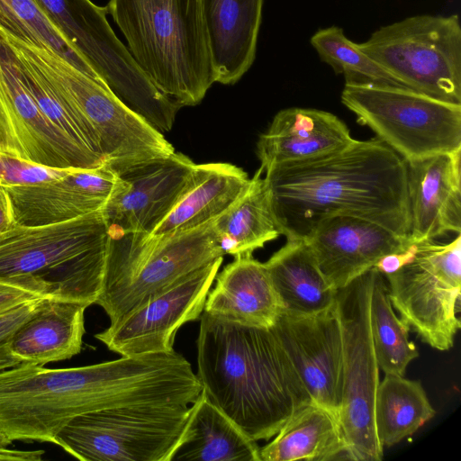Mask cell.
<instances>
[{
  "mask_svg": "<svg viewBox=\"0 0 461 461\" xmlns=\"http://www.w3.org/2000/svg\"><path fill=\"white\" fill-rule=\"evenodd\" d=\"M268 444L260 461H328L348 459L338 416L311 402L296 410Z\"/></svg>",
  "mask_w": 461,
  "mask_h": 461,
  "instance_id": "26",
  "label": "cell"
},
{
  "mask_svg": "<svg viewBox=\"0 0 461 461\" xmlns=\"http://www.w3.org/2000/svg\"><path fill=\"white\" fill-rule=\"evenodd\" d=\"M264 265L281 299L283 311L313 314L336 303L339 290L325 279L304 240H287Z\"/></svg>",
  "mask_w": 461,
  "mask_h": 461,
  "instance_id": "27",
  "label": "cell"
},
{
  "mask_svg": "<svg viewBox=\"0 0 461 461\" xmlns=\"http://www.w3.org/2000/svg\"><path fill=\"white\" fill-rule=\"evenodd\" d=\"M194 166L175 151L119 172L120 184L104 209L109 230L151 234L179 200Z\"/></svg>",
  "mask_w": 461,
  "mask_h": 461,
  "instance_id": "16",
  "label": "cell"
},
{
  "mask_svg": "<svg viewBox=\"0 0 461 461\" xmlns=\"http://www.w3.org/2000/svg\"><path fill=\"white\" fill-rule=\"evenodd\" d=\"M70 169L47 167L0 151V185L3 187L44 184L63 177Z\"/></svg>",
  "mask_w": 461,
  "mask_h": 461,
  "instance_id": "34",
  "label": "cell"
},
{
  "mask_svg": "<svg viewBox=\"0 0 461 461\" xmlns=\"http://www.w3.org/2000/svg\"><path fill=\"white\" fill-rule=\"evenodd\" d=\"M214 281L203 309L211 316L244 326L270 328L283 311L264 263L252 254L234 256Z\"/></svg>",
  "mask_w": 461,
  "mask_h": 461,
  "instance_id": "21",
  "label": "cell"
},
{
  "mask_svg": "<svg viewBox=\"0 0 461 461\" xmlns=\"http://www.w3.org/2000/svg\"><path fill=\"white\" fill-rule=\"evenodd\" d=\"M374 267L339 289L337 308L343 336V388L339 420L348 460L380 461L384 447L375 429L379 366L370 328Z\"/></svg>",
  "mask_w": 461,
  "mask_h": 461,
  "instance_id": "12",
  "label": "cell"
},
{
  "mask_svg": "<svg viewBox=\"0 0 461 461\" xmlns=\"http://www.w3.org/2000/svg\"><path fill=\"white\" fill-rule=\"evenodd\" d=\"M341 102L405 162L461 150V104L370 84H345Z\"/></svg>",
  "mask_w": 461,
  "mask_h": 461,
  "instance_id": "8",
  "label": "cell"
},
{
  "mask_svg": "<svg viewBox=\"0 0 461 461\" xmlns=\"http://www.w3.org/2000/svg\"><path fill=\"white\" fill-rule=\"evenodd\" d=\"M310 42L323 62L330 65L336 74L344 75L345 84L408 88L362 52L339 27L320 29L312 36Z\"/></svg>",
  "mask_w": 461,
  "mask_h": 461,
  "instance_id": "33",
  "label": "cell"
},
{
  "mask_svg": "<svg viewBox=\"0 0 461 461\" xmlns=\"http://www.w3.org/2000/svg\"><path fill=\"white\" fill-rule=\"evenodd\" d=\"M264 0H202L215 82L232 85L250 68Z\"/></svg>",
  "mask_w": 461,
  "mask_h": 461,
  "instance_id": "22",
  "label": "cell"
},
{
  "mask_svg": "<svg viewBox=\"0 0 461 461\" xmlns=\"http://www.w3.org/2000/svg\"><path fill=\"white\" fill-rule=\"evenodd\" d=\"M0 25L19 37L52 49L82 72L106 86L34 0H0Z\"/></svg>",
  "mask_w": 461,
  "mask_h": 461,
  "instance_id": "32",
  "label": "cell"
},
{
  "mask_svg": "<svg viewBox=\"0 0 461 461\" xmlns=\"http://www.w3.org/2000/svg\"><path fill=\"white\" fill-rule=\"evenodd\" d=\"M356 46L408 88L461 104L458 16L421 14L383 26Z\"/></svg>",
  "mask_w": 461,
  "mask_h": 461,
  "instance_id": "9",
  "label": "cell"
},
{
  "mask_svg": "<svg viewBox=\"0 0 461 461\" xmlns=\"http://www.w3.org/2000/svg\"><path fill=\"white\" fill-rule=\"evenodd\" d=\"M393 309L421 341L445 351L460 329L461 235L411 244L409 259L384 275Z\"/></svg>",
  "mask_w": 461,
  "mask_h": 461,
  "instance_id": "11",
  "label": "cell"
},
{
  "mask_svg": "<svg viewBox=\"0 0 461 461\" xmlns=\"http://www.w3.org/2000/svg\"><path fill=\"white\" fill-rule=\"evenodd\" d=\"M304 241L321 274L337 290L384 256L402 252L412 243L375 222L348 215L321 220Z\"/></svg>",
  "mask_w": 461,
  "mask_h": 461,
  "instance_id": "17",
  "label": "cell"
},
{
  "mask_svg": "<svg viewBox=\"0 0 461 461\" xmlns=\"http://www.w3.org/2000/svg\"><path fill=\"white\" fill-rule=\"evenodd\" d=\"M87 304L42 297L14 334L10 350L21 364L45 366L80 353Z\"/></svg>",
  "mask_w": 461,
  "mask_h": 461,
  "instance_id": "23",
  "label": "cell"
},
{
  "mask_svg": "<svg viewBox=\"0 0 461 461\" xmlns=\"http://www.w3.org/2000/svg\"><path fill=\"white\" fill-rule=\"evenodd\" d=\"M222 258L192 272L95 337L121 357L174 350L179 328L200 320Z\"/></svg>",
  "mask_w": 461,
  "mask_h": 461,
  "instance_id": "14",
  "label": "cell"
},
{
  "mask_svg": "<svg viewBox=\"0 0 461 461\" xmlns=\"http://www.w3.org/2000/svg\"><path fill=\"white\" fill-rule=\"evenodd\" d=\"M265 172L272 213L286 240H306L334 215L371 221L409 239L406 162L378 138L354 139L339 150Z\"/></svg>",
  "mask_w": 461,
  "mask_h": 461,
  "instance_id": "1",
  "label": "cell"
},
{
  "mask_svg": "<svg viewBox=\"0 0 461 461\" xmlns=\"http://www.w3.org/2000/svg\"><path fill=\"white\" fill-rule=\"evenodd\" d=\"M109 89L145 119L158 115L166 96L110 26L105 7L90 0H34Z\"/></svg>",
  "mask_w": 461,
  "mask_h": 461,
  "instance_id": "13",
  "label": "cell"
},
{
  "mask_svg": "<svg viewBox=\"0 0 461 461\" xmlns=\"http://www.w3.org/2000/svg\"><path fill=\"white\" fill-rule=\"evenodd\" d=\"M223 255L213 221L163 237L109 230L102 289L95 304L114 322Z\"/></svg>",
  "mask_w": 461,
  "mask_h": 461,
  "instance_id": "6",
  "label": "cell"
},
{
  "mask_svg": "<svg viewBox=\"0 0 461 461\" xmlns=\"http://www.w3.org/2000/svg\"><path fill=\"white\" fill-rule=\"evenodd\" d=\"M354 139L348 126L331 113L291 107L279 111L260 135L257 154L263 171L339 150Z\"/></svg>",
  "mask_w": 461,
  "mask_h": 461,
  "instance_id": "20",
  "label": "cell"
},
{
  "mask_svg": "<svg viewBox=\"0 0 461 461\" xmlns=\"http://www.w3.org/2000/svg\"><path fill=\"white\" fill-rule=\"evenodd\" d=\"M12 441L0 430V460L41 461L44 450H19L9 448Z\"/></svg>",
  "mask_w": 461,
  "mask_h": 461,
  "instance_id": "36",
  "label": "cell"
},
{
  "mask_svg": "<svg viewBox=\"0 0 461 461\" xmlns=\"http://www.w3.org/2000/svg\"><path fill=\"white\" fill-rule=\"evenodd\" d=\"M32 293L0 283V312L25 301L39 298Z\"/></svg>",
  "mask_w": 461,
  "mask_h": 461,
  "instance_id": "37",
  "label": "cell"
},
{
  "mask_svg": "<svg viewBox=\"0 0 461 461\" xmlns=\"http://www.w3.org/2000/svg\"><path fill=\"white\" fill-rule=\"evenodd\" d=\"M42 297L32 299L0 312V372L20 366L10 343L17 329L31 316Z\"/></svg>",
  "mask_w": 461,
  "mask_h": 461,
  "instance_id": "35",
  "label": "cell"
},
{
  "mask_svg": "<svg viewBox=\"0 0 461 461\" xmlns=\"http://www.w3.org/2000/svg\"><path fill=\"white\" fill-rule=\"evenodd\" d=\"M0 40L9 51L22 81L44 116L77 143L104 159L98 137L92 126L58 94L27 55L1 36Z\"/></svg>",
  "mask_w": 461,
  "mask_h": 461,
  "instance_id": "31",
  "label": "cell"
},
{
  "mask_svg": "<svg viewBox=\"0 0 461 461\" xmlns=\"http://www.w3.org/2000/svg\"><path fill=\"white\" fill-rule=\"evenodd\" d=\"M436 414L420 381L384 375L375 398L374 418L381 445L391 447L412 435Z\"/></svg>",
  "mask_w": 461,
  "mask_h": 461,
  "instance_id": "29",
  "label": "cell"
},
{
  "mask_svg": "<svg viewBox=\"0 0 461 461\" xmlns=\"http://www.w3.org/2000/svg\"><path fill=\"white\" fill-rule=\"evenodd\" d=\"M17 42L59 95L92 126L105 167L118 174L134 164L175 152L160 131L128 107L106 86L42 43L26 39Z\"/></svg>",
  "mask_w": 461,
  "mask_h": 461,
  "instance_id": "7",
  "label": "cell"
},
{
  "mask_svg": "<svg viewBox=\"0 0 461 461\" xmlns=\"http://www.w3.org/2000/svg\"><path fill=\"white\" fill-rule=\"evenodd\" d=\"M312 400L339 418L343 388V336L336 303L313 314L282 311L272 326Z\"/></svg>",
  "mask_w": 461,
  "mask_h": 461,
  "instance_id": "15",
  "label": "cell"
},
{
  "mask_svg": "<svg viewBox=\"0 0 461 461\" xmlns=\"http://www.w3.org/2000/svg\"><path fill=\"white\" fill-rule=\"evenodd\" d=\"M119 184L118 174L104 165L71 168L63 177L41 185L5 188L14 225L39 226L104 210Z\"/></svg>",
  "mask_w": 461,
  "mask_h": 461,
  "instance_id": "18",
  "label": "cell"
},
{
  "mask_svg": "<svg viewBox=\"0 0 461 461\" xmlns=\"http://www.w3.org/2000/svg\"><path fill=\"white\" fill-rule=\"evenodd\" d=\"M109 228L104 210L0 232V283L41 297L94 304L101 292Z\"/></svg>",
  "mask_w": 461,
  "mask_h": 461,
  "instance_id": "4",
  "label": "cell"
},
{
  "mask_svg": "<svg viewBox=\"0 0 461 461\" xmlns=\"http://www.w3.org/2000/svg\"><path fill=\"white\" fill-rule=\"evenodd\" d=\"M259 447L202 392L169 461H260Z\"/></svg>",
  "mask_w": 461,
  "mask_h": 461,
  "instance_id": "25",
  "label": "cell"
},
{
  "mask_svg": "<svg viewBox=\"0 0 461 461\" xmlns=\"http://www.w3.org/2000/svg\"><path fill=\"white\" fill-rule=\"evenodd\" d=\"M14 225L11 200L6 189L0 185V232Z\"/></svg>",
  "mask_w": 461,
  "mask_h": 461,
  "instance_id": "38",
  "label": "cell"
},
{
  "mask_svg": "<svg viewBox=\"0 0 461 461\" xmlns=\"http://www.w3.org/2000/svg\"><path fill=\"white\" fill-rule=\"evenodd\" d=\"M135 61L177 105H194L215 83L202 0H109L105 6Z\"/></svg>",
  "mask_w": 461,
  "mask_h": 461,
  "instance_id": "5",
  "label": "cell"
},
{
  "mask_svg": "<svg viewBox=\"0 0 461 461\" xmlns=\"http://www.w3.org/2000/svg\"><path fill=\"white\" fill-rule=\"evenodd\" d=\"M249 180L242 168L229 163L194 164L179 200L149 236H167L214 221L242 194Z\"/></svg>",
  "mask_w": 461,
  "mask_h": 461,
  "instance_id": "24",
  "label": "cell"
},
{
  "mask_svg": "<svg viewBox=\"0 0 461 461\" xmlns=\"http://www.w3.org/2000/svg\"><path fill=\"white\" fill-rule=\"evenodd\" d=\"M461 150L406 162L409 240L461 231Z\"/></svg>",
  "mask_w": 461,
  "mask_h": 461,
  "instance_id": "19",
  "label": "cell"
},
{
  "mask_svg": "<svg viewBox=\"0 0 461 461\" xmlns=\"http://www.w3.org/2000/svg\"><path fill=\"white\" fill-rule=\"evenodd\" d=\"M173 363L152 353L51 369L21 364L0 372V430L14 440L55 444L74 417L93 411L172 402Z\"/></svg>",
  "mask_w": 461,
  "mask_h": 461,
  "instance_id": "2",
  "label": "cell"
},
{
  "mask_svg": "<svg viewBox=\"0 0 461 461\" xmlns=\"http://www.w3.org/2000/svg\"><path fill=\"white\" fill-rule=\"evenodd\" d=\"M197 367L202 392L255 441L273 438L296 410L314 402L272 327L203 312Z\"/></svg>",
  "mask_w": 461,
  "mask_h": 461,
  "instance_id": "3",
  "label": "cell"
},
{
  "mask_svg": "<svg viewBox=\"0 0 461 461\" xmlns=\"http://www.w3.org/2000/svg\"><path fill=\"white\" fill-rule=\"evenodd\" d=\"M370 328L379 369L403 375L419 353L409 339V325L394 312L384 275L374 267L370 299Z\"/></svg>",
  "mask_w": 461,
  "mask_h": 461,
  "instance_id": "30",
  "label": "cell"
},
{
  "mask_svg": "<svg viewBox=\"0 0 461 461\" xmlns=\"http://www.w3.org/2000/svg\"><path fill=\"white\" fill-rule=\"evenodd\" d=\"M190 413L188 404H138L74 417L55 444L82 461H169Z\"/></svg>",
  "mask_w": 461,
  "mask_h": 461,
  "instance_id": "10",
  "label": "cell"
},
{
  "mask_svg": "<svg viewBox=\"0 0 461 461\" xmlns=\"http://www.w3.org/2000/svg\"><path fill=\"white\" fill-rule=\"evenodd\" d=\"M260 167L242 194L213 221L223 254H252L281 235Z\"/></svg>",
  "mask_w": 461,
  "mask_h": 461,
  "instance_id": "28",
  "label": "cell"
}]
</instances>
